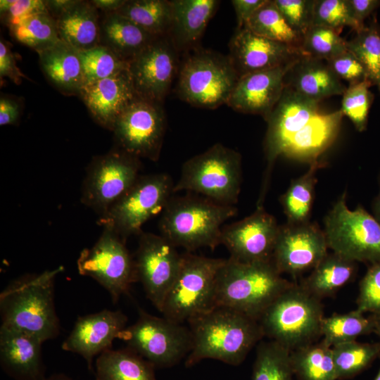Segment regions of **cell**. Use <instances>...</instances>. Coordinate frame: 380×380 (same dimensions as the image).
<instances>
[{"instance_id": "obj_59", "label": "cell", "mask_w": 380, "mask_h": 380, "mask_svg": "<svg viewBox=\"0 0 380 380\" xmlns=\"http://www.w3.org/2000/svg\"><path fill=\"white\" fill-rule=\"evenodd\" d=\"M374 380H380V368L379 369V372H378Z\"/></svg>"}, {"instance_id": "obj_27", "label": "cell", "mask_w": 380, "mask_h": 380, "mask_svg": "<svg viewBox=\"0 0 380 380\" xmlns=\"http://www.w3.org/2000/svg\"><path fill=\"white\" fill-rule=\"evenodd\" d=\"M343 116L341 110L328 114L319 113L291 138L282 155L310 164L318 162L319 156L336 139Z\"/></svg>"}, {"instance_id": "obj_36", "label": "cell", "mask_w": 380, "mask_h": 380, "mask_svg": "<svg viewBox=\"0 0 380 380\" xmlns=\"http://www.w3.org/2000/svg\"><path fill=\"white\" fill-rule=\"evenodd\" d=\"M357 309L343 314H334L322 319V341L332 347L335 345L356 341L362 335L374 332V315L366 317Z\"/></svg>"}, {"instance_id": "obj_21", "label": "cell", "mask_w": 380, "mask_h": 380, "mask_svg": "<svg viewBox=\"0 0 380 380\" xmlns=\"http://www.w3.org/2000/svg\"><path fill=\"white\" fill-rule=\"evenodd\" d=\"M228 56L239 77L288 65L303 56L298 48L258 35L246 27L236 29Z\"/></svg>"}, {"instance_id": "obj_11", "label": "cell", "mask_w": 380, "mask_h": 380, "mask_svg": "<svg viewBox=\"0 0 380 380\" xmlns=\"http://www.w3.org/2000/svg\"><path fill=\"white\" fill-rule=\"evenodd\" d=\"M166 173L139 176L129 189L100 217L99 224L113 229L124 241L143 232L144 224L163 212L174 194Z\"/></svg>"}, {"instance_id": "obj_13", "label": "cell", "mask_w": 380, "mask_h": 380, "mask_svg": "<svg viewBox=\"0 0 380 380\" xmlns=\"http://www.w3.org/2000/svg\"><path fill=\"white\" fill-rule=\"evenodd\" d=\"M139 169V158L120 148L95 157L83 182L82 203L102 216L137 180Z\"/></svg>"}, {"instance_id": "obj_24", "label": "cell", "mask_w": 380, "mask_h": 380, "mask_svg": "<svg viewBox=\"0 0 380 380\" xmlns=\"http://www.w3.org/2000/svg\"><path fill=\"white\" fill-rule=\"evenodd\" d=\"M44 342L37 337L1 325L0 364L4 372L15 380H44Z\"/></svg>"}, {"instance_id": "obj_44", "label": "cell", "mask_w": 380, "mask_h": 380, "mask_svg": "<svg viewBox=\"0 0 380 380\" xmlns=\"http://www.w3.org/2000/svg\"><path fill=\"white\" fill-rule=\"evenodd\" d=\"M371 86L372 83L367 79L349 85L343 94L340 110L360 132L365 131L367 126L369 110L374 99V95L369 90Z\"/></svg>"}, {"instance_id": "obj_52", "label": "cell", "mask_w": 380, "mask_h": 380, "mask_svg": "<svg viewBox=\"0 0 380 380\" xmlns=\"http://www.w3.org/2000/svg\"><path fill=\"white\" fill-rule=\"evenodd\" d=\"M20 103L6 96L0 98V125H15L19 120Z\"/></svg>"}, {"instance_id": "obj_8", "label": "cell", "mask_w": 380, "mask_h": 380, "mask_svg": "<svg viewBox=\"0 0 380 380\" xmlns=\"http://www.w3.org/2000/svg\"><path fill=\"white\" fill-rule=\"evenodd\" d=\"M239 75L229 56L210 51L190 55L179 73L177 94L186 103L213 109L227 102Z\"/></svg>"}, {"instance_id": "obj_3", "label": "cell", "mask_w": 380, "mask_h": 380, "mask_svg": "<svg viewBox=\"0 0 380 380\" xmlns=\"http://www.w3.org/2000/svg\"><path fill=\"white\" fill-rule=\"evenodd\" d=\"M293 283L271 261L243 262L231 258L221 266L216 282V306L227 307L256 320Z\"/></svg>"}, {"instance_id": "obj_15", "label": "cell", "mask_w": 380, "mask_h": 380, "mask_svg": "<svg viewBox=\"0 0 380 380\" xmlns=\"http://www.w3.org/2000/svg\"><path fill=\"white\" fill-rule=\"evenodd\" d=\"M319 103L284 87L279 101L265 119L264 148L267 164L258 204H263L275 160L282 155L291 138L319 113Z\"/></svg>"}, {"instance_id": "obj_35", "label": "cell", "mask_w": 380, "mask_h": 380, "mask_svg": "<svg viewBox=\"0 0 380 380\" xmlns=\"http://www.w3.org/2000/svg\"><path fill=\"white\" fill-rule=\"evenodd\" d=\"M156 37L168 35L172 4L167 0H126L116 11Z\"/></svg>"}, {"instance_id": "obj_10", "label": "cell", "mask_w": 380, "mask_h": 380, "mask_svg": "<svg viewBox=\"0 0 380 380\" xmlns=\"http://www.w3.org/2000/svg\"><path fill=\"white\" fill-rule=\"evenodd\" d=\"M127 347L151 363L155 368L171 367L186 359L192 338L189 327L164 317L139 309V317L119 338Z\"/></svg>"}, {"instance_id": "obj_32", "label": "cell", "mask_w": 380, "mask_h": 380, "mask_svg": "<svg viewBox=\"0 0 380 380\" xmlns=\"http://www.w3.org/2000/svg\"><path fill=\"white\" fill-rule=\"evenodd\" d=\"M356 262L334 252L328 253L300 284L319 299L331 296L353 279Z\"/></svg>"}, {"instance_id": "obj_7", "label": "cell", "mask_w": 380, "mask_h": 380, "mask_svg": "<svg viewBox=\"0 0 380 380\" xmlns=\"http://www.w3.org/2000/svg\"><path fill=\"white\" fill-rule=\"evenodd\" d=\"M225 259L186 252L178 274L163 302L160 312L183 324L216 307V282Z\"/></svg>"}, {"instance_id": "obj_38", "label": "cell", "mask_w": 380, "mask_h": 380, "mask_svg": "<svg viewBox=\"0 0 380 380\" xmlns=\"http://www.w3.org/2000/svg\"><path fill=\"white\" fill-rule=\"evenodd\" d=\"M13 37L37 53L61 41L55 18L46 12H39L23 18L9 27Z\"/></svg>"}, {"instance_id": "obj_19", "label": "cell", "mask_w": 380, "mask_h": 380, "mask_svg": "<svg viewBox=\"0 0 380 380\" xmlns=\"http://www.w3.org/2000/svg\"><path fill=\"white\" fill-rule=\"evenodd\" d=\"M177 69V50L168 35L156 38L129 62L128 71L140 98L161 103Z\"/></svg>"}, {"instance_id": "obj_5", "label": "cell", "mask_w": 380, "mask_h": 380, "mask_svg": "<svg viewBox=\"0 0 380 380\" xmlns=\"http://www.w3.org/2000/svg\"><path fill=\"white\" fill-rule=\"evenodd\" d=\"M321 299L293 283L265 310L258 322L264 337L292 351L315 343L321 335Z\"/></svg>"}, {"instance_id": "obj_16", "label": "cell", "mask_w": 380, "mask_h": 380, "mask_svg": "<svg viewBox=\"0 0 380 380\" xmlns=\"http://www.w3.org/2000/svg\"><path fill=\"white\" fill-rule=\"evenodd\" d=\"M134 261L137 281L147 298L160 312L180 268L182 254L162 235L141 232Z\"/></svg>"}, {"instance_id": "obj_43", "label": "cell", "mask_w": 380, "mask_h": 380, "mask_svg": "<svg viewBox=\"0 0 380 380\" xmlns=\"http://www.w3.org/2000/svg\"><path fill=\"white\" fill-rule=\"evenodd\" d=\"M79 54L85 84L109 77L129 68L128 62L100 44L88 50L79 51Z\"/></svg>"}, {"instance_id": "obj_25", "label": "cell", "mask_w": 380, "mask_h": 380, "mask_svg": "<svg viewBox=\"0 0 380 380\" xmlns=\"http://www.w3.org/2000/svg\"><path fill=\"white\" fill-rule=\"evenodd\" d=\"M284 84V87L317 102L332 96L343 95L347 88L326 61L305 56L291 63L285 73Z\"/></svg>"}, {"instance_id": "obj_45", "label": "cell", "mask_w": 380, "mask_h": 380, "mask_svg": "<svg viewBox=\"0 0 380 380\" xmlns=\"http://www.w3.org/2000/svg\"><path fill=\"white\" fill-rule=\"evenodd\" d=\"M312 25L327 27L339 33L346 26L355 32L365 27L354 18L347 0H315Z\"/></svg>"}, {"instance_id": "obj_53", "label": "cell", "mask_w": 380, "mask_h": 380, "mask_svg": "<svg viewBox=\"0 0 380 380\" xmlns=\"http://www.w3.org/2000/svg\"><path fill=\"white\" fill-rule=\"evenodd\" d=\"M354 18L362 26L364 20L380 6L379 0H347Z\"/></svg>"}, {"instance_id": "obj_12", "label": "cell", "mask_w": 380, "mask_h": 380, "mask_svg": "<svg viewBox=\"0 0 380 380\" xmlns=\"http://www.w3.org/2000/svg\"><path fill=\"white\" fill-rule=\"evenodd\" d=\"M103 227L94 245L81 251L77 266L81 275L93 278L105 288L115 303L137 281L135 261L126 241L110 227Z\"/></svg>"}, {"instance_id": "obj_33", "label": "cell", "mask_w": 380, "mask_h": 380, "mask_svg": "<svg viewBox=\"0 0 380 380\" xmlns=\"http://www.w3.org/2000/svg\"><path fill=\"white\" fill-rule=\"evenodd\" d=\"M322 166L318 161L310 164V169L300 177L293 179L287 190L279 198L289 224L310 222L315 199L316 173Z\"/></svg>"}, {"instance_id": "obj_22", "label": "cell", "mask_w": 380, "mask_h": 380, "mask_svg": "<svg viewBox=\"0 0 380 380\" xmlns=\"http://www.w3.org/2000/svg\"><path fill=\"white\" fill-rule=\"evenodd\" d=\"M291 64L241 76L227 105L240 113L262 115L265 120L282 94L284 75Z\"/></svg>"}, {"instance_id": "obj_17", "label": "cell", "mask_w": 380, "mask_h": 380, "mask_svg": "<svg viewBox=\"0 0 380 380\" xmlns=\"http://www.w3.org/2000/svg\"><path fill=\"white\" fill-rule=\"evenodd\" d=\"M322 229L316 223L279 225L272 262L277 270L296 277L314 269L328 254Z\"/></svg>"}, {"instance_id": "obj_57", "label": "cell", "mask_w": 380, "mask_h": 380, "mask_svg": "<svg viewBox=\"0 0 380 380\" xmlns=\"http://www.w3.org/2000/svg\"><path fill=\"white\" fill-rule=\"evenodd\" d=\"M44 380H72V379L63 374H55L49 377H46Z\"/></svg>"}, {"instance_id": "obj_30", "label": "cell", "mask_w": 380, "mask_h": 380, "mask_svg": "<svg viewBox=\"0 0 380 380\" xmlns=\"http://www.w3.org/2000/svg\"><path fill=\"white\" fill-rule=\"evenodd\" d=\"M158 37L117 12L101 19L99 44L128 63Z\"/></svg>"}, {"instance_id": "obj_2", "label": "cell", "mask_w": 380, "mask_h": 380, "mask_svg": "<svg viewBox=\"0 0 380 380\" xmlns=\"http://www.w3.org/2000/svg\"><path fill=\"white\" fill-rule=\"evenodd\" d=\"M60 266L11 281L0 294L1 325L33 335L43 342L60 331L54 305V282Z\"/></svg>"}, {"instance_id": "obj_1", "label": "cell", "mask_w": 380, "mask_h": 380, "mask_svg": "<svg viewBox=\"0 0 380 380\" xmlns=\"http://www.w3.org/2000/svg\"><path fill=\"white\" fill-rule=\"evenodd\" d=\"M187 322L192 346L185 359L186 367L205 359L238 366L264 337L258 320L223 306H216Z\"/></svg>"}, {"instance_id": "obj_54", "label": "cell", "mask_w": 380, "mask_h": 380, "mask_svg": "<svg viewBox=\"0 0 380 380\" xmlns=\"http://www.w3.org/2000/svg\"><path fill=\"white\" fill-rule=\"evenodd\" d=\"M75 1V0H49L45 1V3L49 13L56 18Z\"/></svg>"}, {"instance_id": "obj_14", "label": "cell", "mask_w": 380, "mask_h": 380, "mask_svg": "<svg viewBox=\"0 0 380 380\" xmlns=\"http://www.w3.org/2000/svg\"><path fill=\"white\" fill-rule=\"evenodd\" d=\"M166 129L161 103L137 97L118 117L112 132L120 150L158 160Z\"/></svg>"}, {"instance_id": "obj_37", "label": "cell", "mask_w": 380, "mask_h": 380, "mask_svg": "<svg viewBox=\"0 0 380 380\" xmlns=\"http://www.w3.org/2000/svg\"><path fill=\"white\" fill-rule=\"evenodd\" d=\"M244 27L258 35L289 44L300 50L302 36L287 23L274 0H266L247 21Z\"/></svg>"}, {"instance_id": "obj_58", "label": "cell", "mask_w": 380, "mask_h": 380, "mask_svg": "<svg viewBox=\"0 0 380 380\" xmlns=\"http://www.w3.org/2000/svg\"><path fill=\"white\" fill-rule=\"evenodd\" d=\"M374 315V322H375L374 332L379 336V343H380V314Z\"/></svg>"}, {"instance_id": "obj_28", "label": "cell", "mask_w": 380, "mask_h": 380, "mask_svg": "<svg viewBox=\"0 0 380 380\" xmlns=\"http://www.w3.org/2000/svg\"><path fill=\"white\" fill-rule=\"evenodd\" d=\"M172 24L168 34L176 50L194 46L217 10L216 0H172Z\"/></svg>"}, {"instance_id": "obj_50", "label": "cell", "mask_w": 380, "mask_h": 380, "mask_svg": "<svg viewBox=\"0 0 380 380\" xmlns=\"http://www.w3.org/2000/svg\"><path fill=\"white\" fill-rule=\"evenodd\" d=\"M0 76L8 77L15 84H20L25 77L18 68L8 44L2 38L0 41Z\"/></svg>"}, {"instance_id": "obj_47", "label": "cell", "mask_w": 380, "mask_h": 380, "mask_svg": "<svg viewBox=\"0 0 380 380\" xmlns=\"http://www.w3.org/2000/svg\"><path fill=\"white\" fill-rule=\"evenodd\" d=\"M356 309L363 313L380 314V262L371 265L361 279Z\"/></svg>"}, {"instance_id": "obj_40", "label": "cell", "mask_w": 380, "mask_h": 380, "mask_svg": "<svg viewBox=\"0 0 380 380\" xmlns=\"http://www.w3.org/2000/svg\"><path fill=\"white\" fill-rule=\"evenodd\" d=\"M337 380L353 378L380 355V343L346 342L331 347Z\"/></svg>"}, {"instance_id": "obj_9", "label": "cell", "mask_w": 380, "mask_h": 380, "mask_svg": "<svg viewBox=\"0 0 380 380\" xmlns=\"http://www.w3.org/2000/svg\"><path fill=\"white\" fill-rule=\"evenodd\" d=\"M328 248L355 262L370 265L380 262V223L362 206L350 210L346 192L324 220Z\"/></svg>"}, {"instance_id": "obj_18", "label": "cell", "mask_w": 380, "mask_h": 380, "mask_svg": "<svg viewBox=\"0 0 380 380\" xmlns=\"http://www.w3.org/2000/svg\"><path fill=\"white\" fill-rule=\"evenodd\" d=\"M279 229L276 218L257 205L249 216L222 227L220 243L237 261H271Z\"/></svg>"}, {"instance_id": "obj_26", "label": "cell", "mask_w": 380, "mask_h": 380, "mask_svg": "<svg viewBox=\"0 0 380 380\" xmlns=\"http://www.w3.org/2000/svg\"><path fill=\"white\" fill-rule=\"evenodd\" d=\"M37 53L49 82L65 95L79 96L85 84L79 51L61 40Z\"/></svg>"}, {"instance_id": "obj_48", "label": "cell", "mask_w": 380, "mask_h": 380, "mask_svg": "<svg viewBox=\"0 0 380 380\" xmlns=\"http://www.w3.org/2000/svg\"><path fill=\"white\" fill-rule=\"evenodd\" d=\"M328 66L341 80L349 85L357 84L368 79L367 72L357 58L350 51L341 53L326 61Z\"/></svg>"}, {"instance_id": "obj_46", "label": "cell", "mask_w": 380, "mask_h": 380, "mask_svg": "<svg viewBox=\"0 0 380 380\" xmlns=\"http://www.w3.org/2000/svg\"><path fill=\"white\" fill-rule=\"evenodd\" d=\"M290 27L302 37L312 25L315 0H274Z\"/></svg>"}, {"instance_id": "obj_41", "label": "cell", "mask_w": 380, "mask_h": 380, "mask_svg": "<svg viewBox=\"0 0 380 380\" xmlns=\"http://www.w3.org/2000/svg\"><path fill=\"white\" fill-rule=\"evenodd\" d=\"M346 46L361 62L368 80L380 92V27L375 15L367 26L347 41Z\"/></svg>"}, {"instance_id": "obj_4", "label": "cell", "mask_w": 380, "mask_h": 380, "mask_svg": "<svg viewBox=\"0 0 380 380\" xmlns=\"http://www.w3.org/2000/svg\"><path fill=\"white\" fill-rule=\"evenodd\" d=\"M237 214L234 205L194 195L172 196L159 222L161 235L175 246L191 252L214 249L220 243L222 224Z\"/></svg>"}, {"instance_id": "obj_42", "label": "cell", "mask_w": 380, "mask_h": 380, "mask_svg": "<svg viewBox=\"0 0 380 380\" xmlns=\"http://www.w3.org/2000/svg\"><path fill=\"white\" fill-rule=\"evenodd\" d=\"M346 42L337 31L312 25L302 37L300 51L303 56L327 61L348 50Z\"/></svg>"}, {"instance_id": "obj_6", "label": "cell", "mask_w": 380, "mask_h": 380, "mask_svg": "<svg viewBox=\"0 0 380 380\" xmlns=\"http://www.w3.org/2000/svg\"><path fill=\"white\" fill-rule=\"evenodd\" d=\"M241 178V154L217 143L184 163L174 193L191 191L234 205L239 199Z\"/></svg>"}, {"instance_id": "obj_29", "label": "cell", "mask_w": 380, "mask_h": 380, "mask_svg": "<svg viewBox=\"0 0 380 380\" xmlns=\"http://www.w3.org/2000/svg\"><path fill=\"white\" fill-rule=\"evenodd\" d=\"M55 20L61 40L77 50L99 45L101 18L91 1L75 0Z\"/></svg>"}, {"instance_id": "obj_39", "label": "cell", "mask_w": 380, "mask_h": 380, "mask_svg": "<svg viewBox=\"0 0 380 380\" xmlns=\"http://www.w3.org/2000/svg\"><path fill=\"white\" fill-rule=\"evenodd\" d=\"M293 376L291 351L274 341H260L251 380H293Z\"/></svg>"}, {"instance_id": "obj_34", "label": "cell", "mask_w": 380, "mask_h": 380, "mask_svg": "<svg viewBox=\"0 0 380 380\" xmlns=\"http://www.w3.org/2000/svg\"><path fill=\"white\" fill-rule=\"evenodd\" d=\"M291 362L298 380H337L331 347L322 340L291 351Z\"/></svg>"}, {"instance_id": "obj_31", "label": "cell", "mask_w": 380, "mask_h": 380, "mask_svg": "<svg viewBox=\"0 0 380 380\" xmlns=\"http://www.w3.org/2000/svg\"><path fill=\"white\" fill-rule=\"evenodd\" d=\"M155 367L128 348L108 349L96 361V380H157Z\"/></svg>"}, {"instance_id": "obj_49", "label": "cell", "mask_w": 380, "mask_h": 380, "mask_svg": "<svg viewBox=\"0 0 380 380\" xmlns=\"http://www.w3.org/2000/svg\"><path fill=\"white\" fill-rule=\"evenodd\" d=\"M48 11L45 1L1 0L0 13L2 21L9 27L32 14Z\"/></svg>"}, {"instance_id": "obj_51", "label": "cell", "mask_w": 380, "mask_h": 380, "mask_svg": "<svg viewBox=\"0 0 380 380\" xmlns=\"http://www.w3.org/2000/svg\"><path fill=\"white\" fill-rule=\"evenodd\" d=\"M265 1L266 0H232V4L236 15L237 28L243 27Z\"/></svg>"}, {"instance_id": "obj_55", "label": "cell", "mask_w": 380, "mask_h": 380, "mask_svg": "<svg viewBox=\"0 0 380 380\" xmlns=\"http://www.w3.org/2000/svg\"><path fill=\"white\" fill-rule=\"evenodd\" d=\"M126 0H93L91 4L104 13L116 12Z\"/></svg>"}, {"instance_id": "obj_23", "label": "cell", "mask_w": 380, "mask_h": 380, "mask_svg": "<svg viewBox=\"0 0 380 380\" xmlns=\"http://www.w3.org/2000/svg\"><path fill=\"white\" fill-rule=\"evenodd\" d=\"M79 96L92 118L111 131L118 117L138 97L128 70L85 84Z\"/></svg>"}, {"instance_id": "obj_20", "label": "cell", "mask_w": 380, "mask_h": 380, "mask_svg": "<svg viewBox=\"0 0 380 380\" xmlns=\"http://www.w3.org/2000/svg\"><path fill=\"white\" fill-rule=\"evenodd\" d=\"M127 322V317L120 310L105 309L80 316L63 341L62 349L82 356L91 370L94 357L112 348L113 341L119 338Z\"/></svg>"}, {"instance_id": "obj_56", "label": "cell", "mask_w": 380, "mask_h": 380, "mask_svg": "<svg viewBox=\"0 0 380 380\" xmlns=\"http://www.w3.org/2000/svg\"><path fill=\"white\" fill-rule=\"evenodd\" d=\"M379 192L372 203L373 216L380 223V173L378 177Z\"/></svg>"}]
</instances>
